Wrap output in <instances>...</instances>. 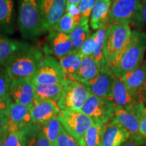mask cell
<instances>
[{
    "label": "cell",
    "instance_id": "1",
    "mask_svg": "<svg viewBox=\"0 0 146 146\" xmlns=\"http://www.w3.org/2000/svg\"><path fill=\"white\" fill-rule=\"evenodd\" d=\"M43 50L28 45L18 50L5 64L4 67L12 81L18 78H32L45 58Z\"/></svg>",
    "mask_w": 146,
    "mask_h": 146
},
{
    "label": "cell",
    "instance_id": "2",
    "mask_svg": "<svg viewBox=\"0 0 146 146\" xmlns=\"http://www.w3.org/2000/svg\"><path fill=\"white\" fill-rule=\"evenodd\" d=\"M18 25L21 35L36 41L46 33L41 0H18Z\"/></svg>",
    "mask_w": 146,
    "mask_h": 146
},
{
    "label": "cell",
    "instance_id": "3",
    "mask_svg": "<svg viewBox=\"0 0 146 146\" xmlns=\"http://www.w3.org/2000/svg\"><path fill=\"white\" fill-rule=\"evenodd\" d=\"M146 51V34L133 31L129 43L118 58L116 63L110 68L115 77L123 76L139 66L143 62Z\"/></svg>",
    "mask_w": 146,
    "mask_h": 146
},
{
    "label": "cell",
    "instance_id": "4",
    "mask_svg": "<svg viewBox=\"0 0 146 146\" xmlns=\"http://www.w3.org/2000/svg\"><path fill=\"white\" fill-rule=\"evenodd\" d=\"M131 33L130 27L125 24H114L108 29L104 43V54L109 69L127 47Z\"/></svg>",
    "mask_w": 146,
    "mask_h": 146
},
{
    "label": "cell",
    "instance_id": "5",
    "mask_svg": "<svg viewBox=\"0 0 146 146\" xmlns=\"http://www.w3.org/2000/svg\"><path fill=\"white\" fill-rule=\"evenodd\" d=\"M142 3L141 0H112L109 14V25L135 24L141 21Z\"/></svg>",
    "mask_w": 146,
    "mask_h": 146
},
{
    "label": "cell",
    "instance_id": "6",
    "mask_svg": "<svg viewBox=\"0 0 146 146\" xmlns=\"http://www.w3.org/2000/svg\"><path fill=\"white\" fill-rule=\"evenodd\" d=\"M90 95L83 83L77 81H66L58 105L60 110H81Z\"/></svg>",
    "mask_w": 146,
    "mask_h": 146
},
{
    "label": "cell",
    "instance_id": "7",
    "mask_svg": "<svg viewBox=\"0 0 146 146\" xmlns=\"http://www.w3.org/2000/svg\"><path fill=\"white\" fill-rule=\"evenodd\" d=\"M115 109L113 100L100 98L91 94L81 111L90 117L94 123L106 125L112 119Z\"/></svg>",
    "mask_w": 146,
    "mask_h": 146
},
{
    "label": "cell",
    "instance_id": "8",
    "mask_svg": "<svg viewBox=\"0 0 146 146\" xmlns=\"http://www.w3.org/2000/svg\"><path fill=\"white\" fill-rule=\"evenodd\" d=\"M58 118L65 130L79 142L94 122L81 110H60Z\"/></svg>",
    "mask_w": 146,
    "mask_h": 146
},
{
    "label": "cell",
    "instance_id": "9",
    "mask_svg": "<svg viewBox=\"0 0 146 146\" xmlns=\"http://www.w3.org/2000/svg\"><path fill=\"white\" fill-rule=\"evenodd\" d=\"M35 85H61L65 83L63 71L59 62L52 56H46L32 78Z\"/></svg>",
    "mask_w": 146,
    "mask_h": 146
},
{
    "label": "cell",
    "instance_id": "10",
    "mask_svg": "<svg viewBox=\"0 0 146 146\" xmlns=\"http://www.w3.org/2000/svg\"><path fill=\"white\" fill-rule=\"evenodd\" d=\"M144 109V106L125 109L116 108L113 119L127 131L131 137L137 140L146 139L140 133V120Z\"/></svg>",
    "mask_w": 146,
    "mask_h": 146
},
{
    "label": "cell",
    "instance_id": "11",
    "mask_svg": "<svg viewBox=\"0 0 146 146\" xmlns=\"http://www.w3.org/2000/svg\"><path fill=\"white\" fill-rule=\"evenodd\" d=\"M43 52L47 56L62 58L75 52L70 35L52 30L43 47Z\"/></svg>",
    "mask_w": 146,
    "mask_h": 146
},
{
    "label": "cell",
    "instance_id": "12",
    "mask_svg": "<svg viewBox=\"0 0 146 146\" xmlns=\"http://www.w3.org/2000/svg\"><path fill=\"white\" fill-rule=\"evenodd\" d=\"M10 96L12 101L31 108L35 102L34 84L31 78H18L12 81Z\"/></svg>",
    "mask_w": 146,
    "mask_h": 146
},
{
    "label": "cell",
    "instance_id": "13",
    "mask_svg": "<svg viewBox=\"0 0 146 146\" xmlns=\"http://www.w3.org/2000/svg\"><path fill=\"white\" fill-rule=\"evenodd\" d=\"M116 77L108 68L101 70L96 78L84 84L91 94L112 100V91Z\"/></svg>",
    "mask_w": 146,
    "mask_h": 146
},
{
    "label": "cell",
    "instance_id": "14",
    "mask_svg": "<svg viewBox=\"0 0 146 146\" xmlns=\"http://www.w3.org/2000/svg\"><path fill=\"white\" fill-rule=\"evenodd\" d=\"M112 100L116 108L130 109L144 106L142 100L134 96L121 78H116L112 91Z\"/></svg>",
    "mask_w": 146,
    "mask_h": 146
},
{
    "label": "cell",
    "instance_id": "15",
    "mask_svg": "<svg viewBox=\"0 0 146 146\" xmlns=\"http://www.w3.org/2000/svg\"><path fill=\"white\" fill-rule=\"evenodd\" d=\"M46 31L52 30L66 12V0H41Z\"/></svg>",
    "mask_w": 146,
    "mask_h": 146
},
{
    "label": "cell",
    "instance_id": "16",
    "mask_svg": "<svg viewBox=\"0 0 146 146\" xmlns=\"http://www.w3.org/2000/svg\"><path fill=\"white\" fill-rule=\"evenodd\" d=\"M121 79L134 96L143 100L146 87V62L142 63L136 69L128 72Z\"/></svg>",
    "mask_w": 146,
    "mask_h": 146
},
{
    "label": "cell",
    "instance_id": "17",
    "mask_svg": "<svg viewBox=\"0 0 146 146\" xmlns=\"http://www.w3.org/2000/svg\"><path fill=\"white\" fill-rule=\"evenodd\" d=\"M60 109L58 103L52 101H35L31 108L34 124H42L58 116Z\"/></svg>",
    "mask_w": 146,
    "mask_h": 146
},
{
    "label": "cell",
    "instance_id": "18",
    "mask_svg": "<svg viewBox=\"0 0 146 146\" xmlns=\"http://www.w3.org/2000/svg\"><path fill=\"white\" fill-rule=\"evenodd\" d=\"M129 137L127 131L112 118L107 124L101 146H120Z\"/></svg>",
    "mask_w": 146,
    "mask_h": 146
},
{
    "label": "cell",
    "instance_id": "19",
    "mask_svg": "<svg viewBox=\"0 0 146 146\" xmlns=\"http://www.w3.org/2000/svg\"><path fill=\"white\" fill-rule=\"evenodd\" d=\"M9 122L20 128H25L33 123L31 108L21 104L12 102L9 108Z\"/></svg>",
    "mask_w": 146,
    "mask_h": 146
},
{
    "label": "cell",
    "instance_id": "20",
    "mask_svg": "<svg viewBox=\"0 0 146 146\" xmlns=\"http://www.w3.org/2000/svg\"><path fill=\"white\" fill-rule=\"evenodd\" d=\"M13 0H0V34L12 35L15 31Z\"/></svg>",
    "mask_w": 146,
    "mask_h": 146
},
{
    "label": "cell",
    "instance_id": "21",
    "mask_svg": "<svg viewBox=\"0 0 146 146\" xmlns=\"http://www.w3.org/2000/svg\"><path fill=\"white\" fill-rule=\"evenodd\" d=\"M112 0H97L90 17V26L93 30H99L108 25L109 14Z\"/></svg>",
    "mask_w": 146,
    "mask_h": 146
},
{
    "label": "cell",
    "instance_id": "22",
    "mask_svg": "<svg viewBox=\"0 0 146 146\" xmlns=\"http://www.w3.org/2000/svg\"><path fill=\"white\" fill-rule=\"evenodd\" d=\"M82 56L78 51L59 58L65 81H76L78 70L81 66Z\"/></svg>",
    "mask_w": 146,
    "mask_h": 146
},
{
    "label": "cell",
    "instance_id": "23",
    "mask_svg": "<svg viewBox=\"0 0 146 146\" xmlns=\"http://www.w3.org/2000/svg\"><path fill=\"white\" fill-rule=\"evenodd\" d=\"M101 71L100 65L92 56H82L81 66L78 70L76 81L85 84L98 76Z\"/></svg>",
    "mask_w": 146,
    "mask_h": 146
},
{
    "label": "cell",
    "instance_id": "24",
    "mask_svg": "<svg viewBox=\"0 0 146 146\" xmlns=\"http://www.w3.org/2000/svg\"><path fill=\"white\" fill-rule=\"evenodd\" d=\"M28 45L26 42L10 39L0 34V66H3L16 52Z\"/></svg>",
    "mask_w": 146,
    "mask_h": 146
},
{
    "label": "cell",
    "instance_id": "25",
    "mask_svg": "<svg viewBox=\"0 0 146 146\" xmlns=\"http://www.w3.org/2000/svg\"><path fill=\"white\" fill-rule=\"evenodd\" d=\"M23 146H52L40 124H33L26 128Z\"/></svg>",
    "mask_w": 146,
    "mask_h": 146
},
{
    "label": "cell",
    "instance_id": "26",
    "mask_svg": "<svg viewBox=\"0 0 146 146\" xmlns=\"http://www.w3.org/2000/svg\"><path fill=\"white\" fill-rule=\"evenodd\" d=\"M35 101L58 102L63 91L61 85H35Z\"/></svg>",
    "mask_w": 146,
    "mask_h": 146
},
{
    "label": "cell",
    "instance_id": "27",
    "mask_svg": "<svg viewBox=\"0 0 146 146\" xmlns=\"http://www.w3.org/2000/svg\"><path fill=\"white\" fill-rule=\"evenodd\" d=\"M26 128L18 127L8 122L5 135L4 146H23Z\"/></svg>",
    "mask_w": 146,
    "mask_h": 146
},
{
    "label": "cell",
    "instance_id": "28",
    "mask_svg": "<svg viewBox=\"0 0 146 146\" xmlns=\"http://www.w3.org/2000/svg\"><path fill=\"white\" fill-rule=\"evenodd\" d=\"M110 27V25L108 24V25H106V26L103 27L99 30H98V31L96 33H95L96 39V46L94 53H93L92 56L96 60L97 62L98 63V64L100 65L101 70L106 68H108L107 66L104 54V43L106 31Z\"/></svg>",
    "mask_w": 146,
    "mask_h": 146
},
{
    "label": "cell",
    "instance_id": "29",
    "mask_svg": "<svg viewBox=\"0 0 146 146\" xmlns=\"http://www.w3.org/2000/svg\"><path fill=\"white\" fill-rule=\"evenodd\" d=\"M42 131L45 133L52 146H57L58 138L60 130L62 127L58 116H55L52 119L44 123L40 124Z\"/></svg>",
    "mask_w": 146,
    "mask_h": 146
},
{
    "label": "cell",
    "instance_id": "30",
    "mask_svg": "<svg viewBox=\"0 0 146 146\" xmlns=\"http://www.w3.org/2000/svg\"><path fill=\"white\" fill-rule=\"evenodd\" d=\"M107 124L94 123L83 137L87 146H101Z\"/></svg>",
    "mask_w": 146,
    "mask_h": 146
},
{
    "label": "cell",
    "instance_id": "31",
    "mask_svg": "<svg viewBox=\"0 0 146 146\" xmlns=\"http://www.w3.org/2000/svg\"><path fill=\"white\" fill-rule=\"evenodd\" d=\"M92 35L89 28V25H79L76 27L73 31L70 34L71 41L73 46L76 50H78L83 44Z\"/></svg>",
    "mask_w": 146,
    "mask_h": 146
},
{
    "label": "cell",
    "instance_id": "32",
    "mask_svg": "<svg viewBox=\"0 0 146 146\" xmlns=\"http://www.w3.org/2000/svg\"><path fill=\"white\" fill-rule=\"evenodd\" d=\"M76 27L77 25L71 17V16L68 12H66L62 17L60 18V21L52 29V30L70 35Z\"/></svg>",
    "mask_w": 146,
    "mask_h": 146
},
{
    "label": "cell",
    "instance_id": "33",
    "mask_svg": "<svg viewBox=\"0 0 146 146\" xmlns=\"http://www.w3.org/2000/svg\"><path fill=\"white\" fill-rule=\"evenodd\" d=\"M96 1L97 0H81L78 5V8L81 14V21L80 25H88L89 20L91 17V12Z\"/></svg>",
    "mask_w": 146,
    "mask_h": 146
},
{
    "label": "cell",
    "instance_id": "34",
    "mask_svg": "<svg viewBox=\"0 0 146 146\" xmlns=\"http://www.w3.org/2000/svg\"><path fill=\"white\" fill-rule=\"evenodd\" d=\"M11 82L12 80L8 76L5 68L0 66V98H10V87Z\"/></svg>",
    "mask_w": 146,
    "mask_h": 146
},
{
    "label": "cell",
    "instance_id": "35",
    "mask_svg": "<svg viewBox=\"0 0 146 146\" xmlns=\"http://www.w3.org/2000/svg\"><path fill=\"white\" fill-rule=\"evenodd\" d=\"M57 146H80L79 142L65 130L63 126L61 128L58 138Z\"/></svg>",
    "mask_w": 146,
    "mask_h": 146
},
{
    "label": "cell",
    "instance_id": "36",
    "mask_svg": "<svg viewBox=\"0 0 146 146\" xmlns=\"http://www.w3.org/2000/svg\"><path fill=\"white\" fill-rule=\"evenodd\" d=\"M96 46V35L93 34L86 41L83 43L81 48L78 50L81 56H92Z\"/></svg>",
    "mask_w": 146,
    "mask_h": 146
},
{
    "label": "cell",
    "instance_id": "37",
    "mask_svg": "<svg viewBox=\"0 0 146 146\" xmlns=\"http://www.w3.org/2000/svg\"><path fill=\"white\" fill-rule=\"evenodd\" d=\"M66 12L70 14L77 26L80 25L81 21V14L78 8V5H67Z\"/></svg>",
    "mask_w": 146,
    "mask_h": 146
},
{
    "label": "cell",
    "instance_id": "38",
    "mask_svg": "<svg viewBox=\"0 0 146 146\" xmlns=\"http://www.w3.org/2000/svg\"><path fill=\"white\" fill-rule=\"evenodd\" d=\"M120 146H146V139L137 140L130 137Z\"/></svg>",
    "mask_w": 146,
    "mask_h": 146
},
{
    "label": "cell",
    "instance_id": "39",
    "mask_svg": "<svg viewBox=\"0 0 146 146\" xmlns=\"http://www.w3.org/2000/svg\"><path fill=\"white\" fill-rule=\"evenodd\" d=\"M12 103L11 98H0V112H3L8 114L9 108Z\"/></svg>",
    "mask_w": 146,
    "mask_h": 146
},
{
    "label": "cell",
    "instance_id": "40",
    "mask_svg": "<svg viewBox=\"0 0 146 146\" xmlns=\"http://www.w3.org/2000/svg\"><path fill=\"white\" fill-rule=\"evenodd\" d=\"M8 122V114L3 112H0V133H2L6 131Z\"/></svg>",
    "mask_w": 146,
    "mask_h": 146
},
{
    "label": "cell",
    "instance_id": "41",
    "mask_svg": "<svg viewBox=\"0 0 146 146\" xmlns=\"http://www.w3.org/2000/svg\"><path fill=\"white\" fill-rule=\"evenodd\" d=\"M140 133L146 139V108L145 107L140 120Z\"/></svg>",
    "mask_w": 146,
    "mask_h": 146
},
{
    "label": "cell",
    "instance_id": "42",
    "mask_svg": "<svg viewBox=\"0 0 146 146\" xmlns=\"http://www.w3.org/2000/svg\"><path fill=\"white\" fill-rule=\"evenodd\" d=\"M142 10H141V21L139 27L142 28L146 29V1L142 2Z\"/></svg>",
    "mask_w": 146,
    "mask_h": 146
},
{
    "label": "cell",
    "instance_id": "43",
    "mask_svg": "<svg viewBox=\"0 0 146 146\" xmlns=\"http://www.w3.org/2000/svg\"><path fill=\"white\" fill-rule=\"evenodd\" d=\"M81 0H66V5H78Z\"/></svg>",
    "mask_w": 146,
    "mask_h": 146
},
{
    "label": "cell",
    "instance_id": "44",
    "mask_svg": "<svg viewBox=\"0 0 146 146\" xmlns=\"http://www.w3.org/2000/svg\"><path fill=\"white\" fill-rule=\"evenodd\" d=\"M5 131L2 133H0V146H4V140Z\"/></svg>",
    "mask_w": 146,
    "mask_h": 146
},
{
    "label": "cell",
    "instance_id": "45",
    "mask_svg": "<svg viewBox=\"0 0 146 146\" xmlns=\"http://www.w3.org/2000/svg\"><path fill=\"white\" fill-rule=\"evenodd\" d=\"M143 102L144 107L146 108V87H145V91H144V93H143Z\"/></svg>",
    "mask_w": 146,
    "mask_h": 146
},
{
    "label": "cell",
    "instance_id": "46",
    "mask_svg": "<svg viewBox=\"0 0 146 146\" xmlns=\"http://www.w3.org/2000/svg\"><path fill=\"white\" fill-rule=\"evenodd\" d=\"M79 145L80 146H87L86 144H85V142L84 141V139H81V141H79Z\"/></svg>",
    "mask_w": 146,
    "mask_h": 146
},
{
    "label": "cell",
    "instance_id": "47",
    "mask_svg": "<svg viewBox=\"0 0 146 146\" xmlns=\"http://www.w3.org/2000/svg\"><path fill=\"white\" fill-rule=\"evenodd\" d=\"M146 1V0H141V3H142V2H143V1Z\"/></svg>",
    "mask_w": 146,
    "mask_h": 146
}]
</instances>
